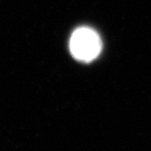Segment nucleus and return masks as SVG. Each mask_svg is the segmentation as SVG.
<instances>
[{"instance_id":"1","label":"nucleus","mask_w":151,"mask_h":151,"mask_svg":"<svg viewBox=\"0 0 151 151\" xmlns=\"http://www.w3.org/2000/svg\"><path fill=\"white\" fill-rule=\"evenodd\" d=\"M72 56L79 61L90 62L99 57L102 49V41L96 32L88 27L76 29L69 40Z\"/></svg>"}]
</instances>
